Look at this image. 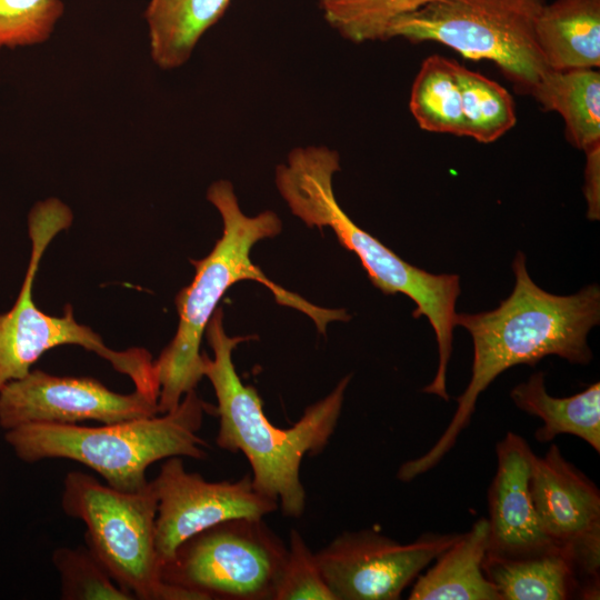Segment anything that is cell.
Segmentation results:
<instances>
[{
    "label": "cell",
    "mask_w": 600,
    "mask_h": 600,
    "mask_svg": "<svg viewBox=\"0 0 600 600\" xmlns=\"http://www.w3.org/2000/svg\"><path fill=\"white\" fill-rule=\"evenodd\" d=\"M531 496L543 533L567 552L584 582L599 599L600 491L569 462L557 444L534 454Z\"/></svg>",
    "instance_id": "obj_13"
},
{
    "label": "cell",
    "mask_w": 600,
    "mask_h": 600,
    "mask_svg": "<svg viewBox=\"0 0 600 600\" xmlns=\"http://www.w3.org/2000/svg\"><path fill=\"white\" fill-rule=\"evenodd\" d=\"M462 93L466 137L490 143L508 132L517 122L511 94L496 81L458 64Z\"/></svg>",
    "instance_id": "obj_22"
},
{
    "label": "cell",
    "mask_w": 600,
    "mask_h": 600,
    "mask_svg": "<svg viewBox=\"0 0 600 600\" xmlns=\"http://www.w3.org/2000/svg\"><path fill=\"white\" fill-rule=\"evenodd\" d=\"M460 533H424L401 543L374 530L344 531L314 552L336 600H397Z\"/></svg>",
    "instance_id": "obj_10"
},
{
    "label": "cell",
    "mask_w": 600,
    "mask_h": 600,
    "mask_svg": "<svg viewBox=\"0 0 600 600\" xmlns=\"http://www.w3.org/2000/svg\"><path fill=\"white\" fill-rule=\"evenodd\" d=\"M231 0H150L144 11L150 56L162 70L183 66Z\"/></svg>",
    "instance_id": "obj_19"
},
{
    "label": "cell",
    "mask_w": 600,
    "mask_h": 600,
    "mask_svg": "<svg viewBox=\"0 0 600 600\" xmlns=\"http://www.w3.org/2000/svg\"><path fill=\"white\" fill-rule=\"evenodd\" d=\"M482 569L500 600L597 599L560 548L518 558L486 556Z\"/></svg>",
    "instance_id": "obj_15"
},
{
    "label": "cell",
    "mask_w": 600,
    "mask_h": 600,
    "mask_svg": "<svg viewBox=\"0 0 600 600\" xmlns=\"http://www.w3.org/2000/svg\"><path fill=\"white\" fill-rule=\"evenodd\" d=\"M52 563L60 577L63 600H134L87 547L58 548Z\"/></svg>",
    "instance_id": "obj_24"
},
{
    "label": "cell",
    "mask_w": 600,
    "mask_h": 600,
    "mask_svg": "<svg viewBox=\"0 0 600 600\" xmlns=\"http://www.w3.org/2000/svg\"><path fill=\"white\" fill-rule=\"evenodd\" d=\"M458 64L439 54L423 60L409 100L410 111L421 129L466 137Z\"/></svg>",
    "instance_id": "obj_21"
},
{
    "label": "cell",
    "mask_w": 600,
    "mask_h": 600,
    "mask_svg": "<svg viewBox=\"0 0 600 600\" xmlns=\"http://www.w3.org/2000/svg\"><path fill=\"white\" fill-rule=\"evenodd\" d=\"M287 553L263 518H236L186 539L161 577L200 600H274Z\"/></svg>",
    "instance_id": "obj_9"
},
{
    "label": "cell",
    "mask_w": 600,
    "mask_h": 600,
    "mask_svg": "<svg viewBox=\"0 0 600 600\" xmlns=\"http://www.w3.org/2000/svg\"><path fill=\"white\" fill-rule=\"evenodd\" d=\"M513 403L522 411L539 418L542 426L534 432L541 442L557 436L581 438L600 452V383L594 382L570 397L557 398L546 389L544 373L537 371L510 392Z\"/></svg>",
    "instance_id": "obj_18"
},
{
    "label": "cell",
    "mask_w": 600,
    "mask_h": 600,
    "mask_svg": "<svg viewBox=\"0 0 600 600\" xmlns=\"http://www.w3.org/2000/svg\"><path fill=\"white\" fill-rule=\"evenodd\" d=\"M531 96L546 111L562 117L573 147L586 151L600 143V73L596 68L550 69Z\"/></svg>",
    "instance_id": "obj_20"
},
{
    "label": "cell",
    "mask_w": 600,
    "mask_h": 600,
    "mask_svg": "<svg viewBox=\"0 0 600 600\" xmlns=\"http://www.w3.org/2000/svg\"><path fill=\"white\" fill-rule=\"evenodd\" d=\"M213 406L196 389L172 410L100 427L30 423L4 431V440L26 463L68 459L98 473L117 490L137 492L148 484V468L171 457L206 459L208 443L199 437Z\"/></svg>",
    "instance_id": "obj_5"
},
{
    "label": "cell",
    "mask_w": 600,
    "mask_h": 600,
    "mask_svg": "<svg viewBox=\"0 0 600 600\" xmlns=\"http://www.w3.org/2000/svg\"><path fill=\"white\" fill-rule=\"evenodd\" d=\"M586 153L584 197L590 220L600 218V143L589 148Z\"/></svg>",
    "instance_id": "obj_27"
},
{
    "label": "cell",
    "mask_w": 600,
    "mask_h": 600,
    "mask_svg": "<svg viewBox=\"0 0 600 600\" xmlns=\"http://www.w3.org/2000/svg\"><path fill=\"white\" fill-rule=\"evenodd\" d=\"M63 11L62 0H0V49L47 41Z\"/></svg>",
    "instance_id": "obj_25"
},
{
    "label": "cell",
    "mask_w": 600,
    "mask_h": 600,
    "mask_svg": "<svg viewBox=\"0 0 600 600\" xmlns=\"http://www.w3.org/2000/svg\"><path fill=\"white\" fill-rule=\"evenodd\" d=\"M536 36L551 70L600 66V0H554L541 9Z\"/></svg>",
    "instance_id": "obj_16"
},
{
    "label": "cell",
    "mask_w": 600,
    "mask_h": 600,
    "mask_svg": "<svg viewBox=\"0 0 600 600\" xmlns=\"http://www.w3.org/2000/svg\"><path fill=\"white\" fill-rule=\"evenodd\" d=\"M512 270L513 290L496 309L457 313L456 326L467 329L473 343L469 383L457 398L456 412L436 443L400 466V481H412L442 460L469 426L479 396L507 369L518 364L533 367L547 356L576 364L591 361L587 338L600 321L599 287L589 284L570 296L547 292L530 278L526 256L520 251Z\"/></svg>",
    "instance_id": "obj_1"
},
{
    "label": "cell",
    "mask_w": 600,
    "mask_h": 600,
    "mask_svg": "<svg viewBox=\"0 0 600 600\" xmlns=\"http://www.w3.org/2000/svg\"><path fill=\"white\" fill-rule=\"evenodd\" d=\"M432 0H319L327 23L353 43L388 40L390 27Z\"/></svg>",
    "instance_id": "obj_23"
},
{
    "label": "cell",
    "mask_w": 600,
    "mask_h": 600,
    "mask_svg": "<svg viewBox=\"0 0 600 600\" xmlns=\"http://www.w3.org/2000/svg\"><path fill=\"white\" fill-rule=\"evenodd\" d=\"M489 523L478 519L469 531L436 558V563L419 574L410 600H500L493 583L483 572L488 550Z\"/></svg>",
    "instance_id": "obj_17"
},
{
    "label": "cell",
    "mask_w": 600,
    "mask_h": 600,
    "mask_svg": "<svg viewBox=\"0 0 600 600\" xmlns=\"http://www.w3.org/2000/svg\"><path fill=\"white\" fill-rule=\"evenodd\" d=\"M546 0H432L397 20L388 40L442 43L471 60L492 61L518 92L532 94L550 70L536 24Z\"/></svg>",
    "instance_id": "obj_8"
},
{
    "label": "cell",
    "mask_w": 600,
    "mask_h": 600,
    "mask_svg": "<svg viewBox=\"0 0 600 600\" xmlns=\"http://www.w3.org/2000/svg\"><path fill=\"white\" fill-rule=\"evenodd\" d=\"M287 559L274 600H336L316 554L299 531H290Z\"/></svg>",
    "instance_id": "obj_26"
},
{
    "label": "cell",
    "mask_w": 600,
    "mask_h": 600,
    "mask_svg": "<svg viewBox=\"0 0 600 600\" xmlns=\"http://www.w3.org/2000/svg\"><path fill=\"white\" fill-rule=\"evenodd\" d=\"M72 221L71 209L58 198L38 201L29 212V264L14 304L0 314V389L24 377L50 349L73 344L107 360L116 371L128 376L136 389L159 397L154 360L148 350H113L100 334L76 320L70 304L61 317H56L41 311L33 301V283L41 258L56 236L67 230Z\"/></svg>",
    "instance_id": "obj_6"
},
{
    "label": "cell",
    "mask_w": 600,
    "mask_h": 600,
    "mask_svg": "<svg viewBox=\"0 0 600 600\" xmlns=\"http://www.w3.org/2000/svg\"><path fill=\"white\" fill-rule=\"evenodd\" d=\"M61 507L86 524V547L134 600H200L162 580L156 548L158 500L150 481L143 490L126 492L89 473L70 471Z\"/></svg>",
    "instance_id": "obj_7"
},
{
    "label": "cell",
    "mask_w": 600,
    "mask_h": 600,
    "mask_svg": "<svg viewBox=\"0 0 600 600\" xmlns=\"http://www.w3.org/2000/svg\"><path fill=\"white\" fill-rule=\"evenodd\" d=\"M497 469L488 490L487 557L518 558L553 548L534 509L530 479L534 452L520 434L507 432L496 446Z\"/></svg>",
    "instance_id": "obj_14"
},
{
    "label": "cell",
    "mask_w": 600,
    "mask_h": 600,
    "mask_svg": "<svg viewBox=\"0 0 600 600\" xmlns=\"http://www.w3.org/2000/svg\"><path fill=\"white\" fill-rule=\"evenodd\" d=\"M204 334L213 352L212 359L204 354L203 373L217 398L213 406V416L219 418L217 446L231 453H243L256 490L276 500L286 517L300 518L306 508L301 462L306 456H317L328 446L351 374L309 406L291 427L279 428L270 423L257 390L241 381L232 360L234 348L253 337L228 336L221 308L212 314Z\"/></svg>",
    "instance_id": "obj_2"
},
{
    "label": "cell",
    "mask_w": 600,
    "mask_h": 600,
    "mask_svg": "<svg viewBox=\"0 0 600 600\" xmlns=\"http://www.w3.org/2000/svg\"><path fill=\"white\" fill-rule=\"evenodd\" d=\"M150 482L158 500L156 548L162 566L203 529L236 518H263L279 508L256 490L251 473L234 481H208L189 472L181 457L164 459Z\"/></svg>",
    "instance_id": "obj_11"
},
{
    "label": "cell",
    "mask_w": 600,
    "mask_h": 600,
    "mask_svg": "<svg viewBox=\"0 0 600 600\" xmlns=\"http://www.w3.org/2000/svg\"><path fill=\"white\" fill-rule=\"evenodd\" d=\"M159 397L138 389L114 392L89 377H61L31 369L0 389V428L30 423H116L159 414Z\"/></svg>",
    "instance_id": "obj_12"
},
{
    "label": "cell",
    "mask_w": 600,
    "mask_h": 600,
    "mask_svg": "<svg viewBox=\"0 0 600 600\" xmlns=\"http://www.w3.org/2000/svg\"><path fill=\"white\" fill-rule=\"evenodd\" d=\"M207 199L221 216L222 236L208 256L190 260L196 269L193 280L176 296L178 328L172 340L154 360L160 384L159 413L176 408L204 377V353L200 351L202 337L220 299L238 281L254 280L264 284L277 302L309 316L323 334L329 322L350 319L343 309L320 308L284 290L252 263V247L260 240L276 237L282 229L273 211L246 216L228 180L211 183Z\"/></svg>",
    "instance_id": "obj_3"
},
{
    "label": "cell",
    "mask_w": 600,
    "mask_h": 600,
    "mask_svg": "<svg viewBox=\"0 0 600 600\" xmlns=\"http://www.w3.org/2000/svg\"><path fill=\"white\" fill-rule=\"evenodd\" d=\"M340 170L337 151L323 146L298 147L276 169V186L292 214L309 228H330L340 244L360 260L372 284L386 294L403 293L414 303L413 318L424 316L436 334L438 368L423 392L449 400L447 369L461 292L454 273L434 274L402 260L376 237L358 227L339 206L332 187Z\"/></svg>",
    "instance_id": "obj_4"
}]
</instances>
